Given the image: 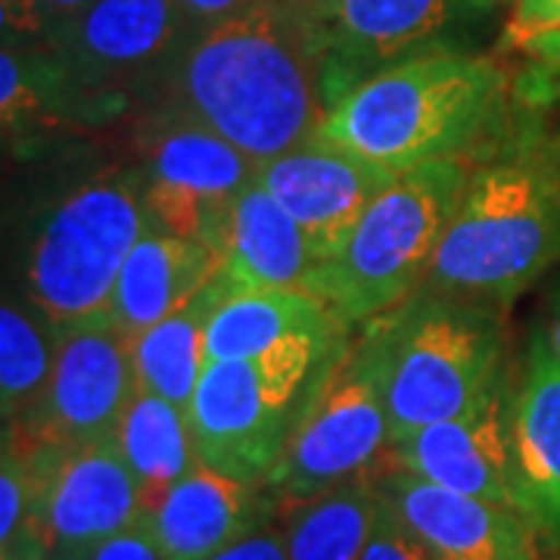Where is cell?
<instances>
[{
    "instance_id": "16",
    "label": "cell",
    "mask_w": 560,
    "mask_h": 560,
    "mask_svg": "<svg viewBox=\"0 0 560 560\" xmlns=\"http://www.w3.org/2000/svg\"><path fill=\"white\" fill-rule=\"evenodd\" d=\"M377 489L430 560H536V533L514 508L448 492L393 464L377 474Z\"/></svg>"
},
{
    "instance_id": "11",
    "label": "cell",
    "mask_w": 560,
    "mask_h": 560,
    "mask_svg": "<svg viewBox=\"0 0 560 560\" xmlns=\"http://www.w3.org/2000/svg\"><path fill=\"white\" fill-rule=\"evenodd\" d=\"M495 0H337L324 20L334 106L383 69L470 50Z\"/></svg>"
},
{
    "instance_id": "18",
    "label": "cell",
    "mask_w": 560,
    "mask_h": 560,
    "mask_svg": "<svg viewBox=\"0 0 560 560\" xmlns=\"http://www.w3.org/2000/svg\"><path fill=\"white\" fill-rule=\"evenodd\" d=\"M131 103L88 94L50 47H0V150L35 153L60 135L106 128Z\"/></svg>"
},
{
    "instance_id": "22",
    "label": "cell",
    "mask_w": 560,
    "mask_h": 560,
    "mask_svg": "<svg viewBox=\"0 0 560 560\" xmlns=\"http://www.w3.org/2000/svg\"><path fill=\"white\" fill-rule=\"evenodd\" d=\"M234 293H241V287L231 280L224 265H219V271L202 283L194 300L135 337L131 352H135L138 389L187 408L194 386L206 368V327L219 312L221 302L231 300Z\"/></svg>"
},
{
    "instance_id": "36",
    "label": "cell",
    "mask_w": 560,
    "mask_h": 560,
    "mask_svg": "<svg viewBox=\"0 0 560 560\" xmlns=\"http://www.w3.org/2000/svg\"><path fill=\"white\" fill-rule=\"evenodd\" d=\"M521 54L523 57H529L533 62H560V32L529 40Z\"/></svg>"
},
{
    "instance_id": "21",
    "label": "cell",
    "mask_w": 560,
    "mask_h": 560,
    "mask_svg": "<svg viewBox=\"0 0 560 560\" xmlns=\"http://www.w3.org/2000/svg\"><path fill=\"white\" fill-rule=\"evenodd\" d=\"M219 259L241 293L302 290L315 268L305 231L259 180L231 206Z\"/></svg>"
},
{
    "instance_id": "5",
    "label": "cell",
    "mask_w": 560,
    "mask_h": 560,
    "mask_svg": "<svg viewBox=\"0 0 560 560\" xmlns=\"http://www.w3.org/2000/svg\"><path fill=\"white\" fill-rule=\"evenodd\" d=\"M381 371L389 445L467 411L508 371L501 308L418 290L361 334Z\"/></svg>"
},
{
    "instance_id": "32",
    "label": "cell",
    "mask_w": 560,
    "mask_h": 560,
    "mask_svg": "<svg viewBox=\"0 0 560 560\" xmlns=\"http://www.w3.org/2000/svg\"><path fill=\"white\" fill-rule=\"evenodd\" d=\"M88 560H165L162 548L153 539L150 526L138 521L135 526L121 529L116 536L103 539L101 545H94L88 555Z\"/></svg>"
},
{
    "instance_id": "41",
    "label": "cell",
    "mask_w": 560,
    "mask_h": 560,
    "mask_svg": "<svg viewBox=\"0 0 560 560\" xmlns=\"http://www.w3.org/2000/svg\"><path fill=\"white\" fill-rule=\"evenodd\" d=\"M7 427H10V420H0V440H3V433H7Z\"/></svg>"
},
{
    "instance_id": "1",
    "label": "cell",
    "mask_w": 560,
    "mask_h": 560,
    "mask_svg": "<svg viewBox=\"0 0 560 560\" xmlns=\"http://www.w3.org/2000/svg\"><path fill=\"white\" fill-rule=\"evenodd\" d=\"M334 109L324 22L278 0L187 35L131 97V113L215 131L253 162L315 138Z\"/></svg>"
},
{
    "instance_id": "7",
    "label": "cell",
    "mask_w": 560,
    "mask_h": 560,
    "mask_svg": "<svg viewBox=\"0 0 560 560\" xmlns=\"http://www.w3.org/2000/svg\"><path fill=\"white\" fill-rule=\"evenodd\" d=\"M467 175L464 160L427 162L396 175L340 253L308 271L302 290L324 302L346 330L401 305L427 278Z\"/></svg>"
},
{
    "instance_id": "28",
    "label": "cell",
    "mask_w": 560,
    "mask_h": 560,
    "mask_svg": "<svg viewBox=\"0 0 560 560\" xmlns=\"http://www.w3.org/2000/svg\"><path fill=\"white\" fill-rule=\"evenodd\" d=\"M560 32V0H511V16L501 28L499 54H521L529 40Z\"/></svg>"
},
{
    "instance_id": "39",
    "label": "cell",
    "mask_w": 560,
    "mask_h": 560,
    "mask_svg": "<svg viewBox=\"0 0 560 560\" xmlns=\"http://www.w3.org/2000/svg\"><path fill=\"white\" fill-rule=\"evenodd\" d=\"M44 555H47V551L28 545V548H7V551H0V560H40Z\"/></svg>"
},
{
    "instance_id": "27",
    "label": "cell",
    "mask_w": 560,
    "mask_h": 560,
    "mask_svg": "<svg viewBox=\"0 0 560 560\" xmlns=\"http://www.w3.org/2000/svg\"><path fill=\"white\" fill-rule=\"evenodd\" d=\"M28 545L40 548L35 539V474L10 423L0 440V551Z\"/></svg>"
},
{
    "instance_id": "23",
    "label": "cell",
    "mask_w": 560,
    "mask_h": 560,
    "mask_svg": "<svg viewBox=\"0 0 560 560\" xmlns=\"http://www.w3.org/2000/svg\"><path fill=\"white\" fill-rule=\"evenodd\" d=\"M334 327L340 324L327 312V305L305 290L234 293L221 302L206 327V364L259 359L280 340L330 334Z\"/></svg>"
},
{
    "instance_id": "25",
    "label": "cell",
    "mask_w": 560,
    "mask_h": 560,
    "mask_svg": "<svg viewBox=\"0 0 560 560\" xmlns=\"http://www.w3.org/2000/svg\"><path fill=\"white\" fill-rule=\"evenodd\" d=\"M377 474L283 508L287 560H361L377 517Z\"/></svg>"
},
{
    "instance_id": "3",
    "label": "cell",
    "mask_w": 560,
    "mask_h": 560,
    "mask_svg": "<svg viewBox=\"0 0 560 560\" xmlns=\"http://www.w3.org/2000/svg\"><path fill=\"white\" fill-rule=\"evenodd\" d=\"M560 261V131L514 103L480 150L420 290L504 308Z\"/></svg>"
},
{
    "instance_id": "30",
    "label": "cell",
    "mask_w": 560,
    "mask_h": 560,
    "mask_svg": "<svg viewBox=\"0 0 560 560\" xmlns=\"http://www.w3.org/2000/svg\"><path fill=\"white\" fill-rule=\"evenodd\" d=\"M50 28L35 0H0V47H47Z\"/></svg>"
},
{
    "instance_id": "19",
    "label": "cell",
    "mask_w": 560,
    "mask_h": 560,
    "mask_svg": "<svg viewBox=\"0 0 560 560\" xmlns=\"http://www.w3.org/2000/svg\"><path fill=\"white\" fill-rule=\"evenodd\" d=\"M280 511L265 482H241L197 464L140 521L165 560H212L224 548L271 526Z\"/></svg>"
},
{
    "instance_id": "26",
    "label": "cell",
    "mask_w": 560,
    "mask_h": 560,
    "mask_svg": "<svg viewBox=\"0 0 560 560\" xmlns=\"http://www.w3.org/2000/svg\"><path fill=\"white\" fill-rule=\"evenodd\" d=\"M57 330L20 296L0 290V420H16L50 374Z\"/></svg>"
},
{
    "instance_id": "31",
    "label": "cell",
    "mask_w": 560,
    "mask_h": 560,
    "mask_svg": "<svg viewBox=\"0 0 560 560\" xmlns=\"http://www.w3.org/2000/svg\"><path fill=\"white\" fill-rule=\"evenodd\" d=\"M511 97L536 113L560 109V62H529L511 81Z\"/></svg>"
},
{
    "instance_id": "8",
    "label": "cell",
    "mask_w": 560,
    "mask_h": 560,
    "mask_svg": "<svg viewBox=\"0 0 560 560\" xmlns=\"http://www.w3.org/2000/svg\"><path fill=\"white\" fill-rule=\"evenodd\" d=\"M386 448L381 371L368 340L359 337L320 381L265 486L283 511L377 474Z\"/></svg>"
},
{
    "instance_id": "33",
    "label": "cell",
    "mask_w": 560,
    "mask_h": 560,
    "mask_svg": "<svg viewBox=\"0 0 560 560\" xmlns=\"http://www.w3.org/2000/svg\"><path fill=\"white\" fill-rule=\"evenodd\" d=\"M212 560H287V548H283V533L275 526H265L259 533L246 536L237 545L224 548L221 555Z\"/></svg>"
},
{
    "instance_id": "14",
    "label": "cell",
    "mask_w": 560,
    "mask_h": 560,
    "mask_svg": "<svg viewBox=\"0 0 560 560\" xmlns=\"http://www.w3.org/2000/svg\"><path fill=\"white\" fill-rule=\"evenodd\" d=\"M256 180L296 219L318 265L340 253L368 206L396 180V172L337 143L308 138L261 162Z\"/></svg>"
},
{
    "instance_id": "9",
    "label": "cell",
    "mask_w": 560,
    "mask_h": 560,
    "mask_svg": "<svg viewBox=\"0 0 560 560\" xmlns=\"http://www.w3.org/2000/svg\"><path fill=\"white\" fill-rule=\"evenodd\" d=\"M135 150L150 228L221 253L228 212L256 180L259 162L202 125L162 116L140 119Z\"/></svg>"
},
{
    "instance_id": "13",
    "label": "cell",
    "mask_w": 560,
    "mask_h": 560,
    "mask_svg": "<svg viewBox=\"0 0 560 560\" xmlns=\"http://www.w3.org/2000/svg\"><path fill=\"white\" fill-rule=\"evenodd\" d=\"M190 35L175 0H94L50 35V50L88 94L128 101Z\"/></svg>"
},
{
    "instance_id": "10",
    "label": "cell",
    "mask_w": 560,
    "mask_h": 560,
    "mask_svg": "<svg viewBox=\"0 0 560 560\" xmlns=\"http://www.w3.org/2000/svg\"><path fill=\"white\" fill-rule=\"evenodd\" d=\"M138 396L131 340L106 318L57 334L50 374L20 418L10 420L22 445L81 448L113 440Z\"/></svg>"
},
{
    "instance_id": "29",
    "label": "cell",
    "mask_w": 560,
    "mask_h": 560,
    "mask_svg": "<svg viewBox=\"0 0 560 560\" xmlns=\"http://www.w3.org/2000/svg\"><path fill=\"white\" fill-rule=\"evenodd\" d=\"M361 560H430V555L423 551V545L415 539V533L396 517V511L381 495L377 517L371 526L368 545L361 551Z\"/></svg>"
},
{
    "instance_id": "17",
    "label": "cell",
    "mask_w": 560,
    "mask_h": 560,
    "mask_svg": "<svg viewBox=\"0 0 560 560\" xmlns=\"http://www.w3.org/2000/svg\"><path fill=\"white\" fill-rule=\"evenodd\" d=\"M508 486L511 508L533 533L560 545V359L541 330L529 340L511 401Z\"/></svg>"
},
{
    "instance_id": "24",
    "label": "cell",
    "mask_w": 560,
    "mask_h": 560,
    "mask_svg": "<svg viewBox=\"0 0 560 560\" xmlns=\"http://www.w3.org/2000/svg\"><path fill=\"white\" fill-rule=\"evenodd\" d=\"M125 464L140 482L143 511L184 480L200 460L187 423V408L138 389L113 433Z\"/></svg>"
},
{
    "instance_id": "6",
    "label": "cell",
    "mask_w": 560,
    "mask_h": 560,
    "mask_svg": "<svg viewBox=\"0 0 560 560\" xmlns=\"http://www.w3.org/2000/svg\"><path fill=\"white\" fill-rule=\"evenodd\" d=\"M346 346V327H334L280 340L259 359L209 361L187 401L197 460L231 480H268Z\"/></svg>"
},
{
    "instance_id": "4",
    "label": "cell",
    "mask_w": 560,
    "mask_h": 560,
    "mask_svg": "<svg viewBox=\"0 0 560 560\" xmlns=\"http://www.w3.org/2000/svg\"><path fill=\"white\" fill-rule=\"evenodd\" d=\"M511 113V79L499 62L474 50H442L361 81L315 138L401 175L427 162L477 156Z\"/></svg>"
},
{
    "instance_id": "15",
    "label": "cell",
    "mask_w": 560,
    "mask_h": 560,
    "mask_svg": "<svg viewBox=\"0 0 560 560\" xmlns=\"http://www.w3.org/2000/svg\"><path fill=\"white\" fill-rule=\"evenodd\" d=\"M511 401L514 393L504 371L467 411L430 423L399 445H389L386 460L448 492L511 508Z\"/></svg>"
},
{
    "instance_id": "40",
    "label": "cell",
    "mask_w": 560,
    "mask_h": 560,
    "mask_svg": "<svg viewBox=\"0 0 560 560\" xmlns=\"http://www.w3.org/2000/svg\"><path fill=\"white\" fill-rule=\"evenodd\" d=\"M40 560H88L84 555H62V551H47Z\"/></svg>"
},
{
    "instance_id": "12",
    "label": "cell",
    "mask_w": 560,
    "mask_h": 560,
    "mask_svg": "<svg viewBox=\"0 0 560 560\" xmlns=\"http://www.w3.org/2000/svg\"><path fill=\"white\" fill-rule=\"evenodd\" d=\"M22 452L35 474V539L44 551L88 555L143 517L140 482L113 440L81 448L22 445Z\"/></svg>"
},
{
    "instance_id": "2",
    "label": "cell",
    "mask_w": 560,
    "mask_h": 560,
    "mask_svg": "<svg viewBox=\"0 0 560 560\" xmlns=\"http://www.w3.org/2000/svg\"><path fill=\"white\" fill-rule=\"evenodd\" d=\"M138 160L69 153L0 212V290L57 334L106 318L121 261L147 234Z\"/></svg>"
},
{
    "instance_id": "20",
    "label": "cell",
    "mask_w": 560,
    "mask_h": 560,
    "mask_svg": "<svg viewBox=\"0 0 560 560\" xmlns=\"http://www.w3.org/2000/svg\"><path fill=\"white\" fill-rule=\"evenodd\" d=\"M219 265V253L212 246L147 228L128 259L121 261L106 320L135 340L194 300Z\"/></svg>"
},
{
    "instance_id": "34",
    "label": "cell",
    "mask_w": 560,
    "mask_h": 560,
    "mask_svg": "<svg viewBox=\"0 0 560 560\" xmlns=\"http://www.w3.org/2000/svg\"><path fill=\"white\" fill-rule=\"evenodd\" d=\"M184 13V20L190 25V35L200 32V28H209L215 22L228 20L234 13H241L246 7L259 3V0H175Z\"/></svg>"
},
{
    "instance_id": "37",
    "label": "cell",
    "mask_w": 560,
    "mask_h": 560,
    "mask_svg": "<svg viewBox=\"0 0 560 560\" xmlns=\"http://www.w3.org/2000/svg\"><path fill=\"white\" fill-rule=\"evenodd\" d=\"M541 334H545V340H548V346H551V352L560 359V283H558V290H555V296H551L548 327H545Z\"/></svg>"
},
{
    "instance_id": "35",
    "label": "cell",
    "mask_w": 560,
    "mask_h": 560,
    "mask_svg": "<svg viewBox=\"0 0 560 560\" xmlns=\"http://www.w3.org/2000/svg\"><path fill=\"white\" fill-rule=\"evenodd\" d=\"M88 3H94V0H35V7H38V13L47 22V28H50V35L60 28L62 22L72 20L75 13H81Z\"/></svg>"
},
{
    "instance_id": "42",
    "label": "cell",
    "mask_w": 560,
    "mask_h": 560,
    "mask_svg": "<svg viewBox=\"0 0 560 560\" xmlns=\"http://www.w3.org/2000/svg\"><path fill=\"white\" fill-rule=\"evenodd\" d=\"M495 3H508V0H495Z\"/></svg>"
},
{
    "instance_id": "38",
    "label": "cell",
    "mask_w": 560,
    "mask_h": 560,
    "mask_svg": "<svg viewBox=\"0 0 560 560\" xmlns=\"http://www.w3.org/2000/svg\"><path fill=\"white\" fill-rule=\"evenodd\" d=\"M278 3H287V7H293V10H302V13H308V16H315V20L324 22L330 16V10H334L337 0H278Z\"/></svg>"
}]
</instances>
